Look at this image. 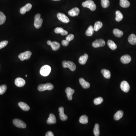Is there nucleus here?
<instances>
[{"label": "nucleus", "mask_w": 136, "mask_h": 136, "mask_svg": "<svg viewBox=\"0 0 136 136\" xmlns=\"http://www.w3.org/2000/svg\"><path fill=\"white\" fill-rule=\"evenodd\" d=\"M54 32L57 34L61 33V35H67L68 32L67 31L63 30L62 28L61 27H57L54 30Z\"/></svg>", "instance_id": "obj_19"}, {"label": "nucleus", "mask_w": 136, "mask_h": 136, "mask_svg": "<svg viewBox=\"0 0 136 136\" xmlns=\"http://www.w3.org/2000/svg\"><path fill=\"white\" fill-rule=\"evenodd\" d=\"M54 1H59V0H53Z\"/></svg>", "instance_id": "obj_43"}, {"label": "nucleus", "mask_w": 136, "mask_h": 136, "mask_svg": "<svg viewBox=\"0 0 136 136\" xmlns=\"http://www.w3.org/2000/svg\"><path fill=\"white\" fill-rule=\"evenodd\" d=\"M79 122L82 124H86L88 122V118L87 116L83 115L81 116L79 120Z\"/></svg>", "instance_id": "obj_29"}, {"label": "nucleus", "mask_w": 136, "mask_h": 136, "mask_svg": "<svg viewBox=\"0 0 136 136\" xmlns=\"http://www.w3.org/2000/svg\"><path fill=\"white\" fill-rule=\"evenodd\" d=\"M15 84L18 87H22L25 84V80L22 78H18L15 80Z\"/></svg>", "instance_id": "obj_13"}, {"label": "nucleus", "mask_w": 136, "mask_h": 136, "mask_svg": "<svg viewBox=\"0 0 136 136\" xmlns=\"http://www.w3.org/2000/svg\"><path fill=\"white\" fill-rule=\"evenodd\" d=\"M53 88V86L51 84L48 83L46 84H42L39 85L38 87V90L40 92H43L46 90H51Z\"/></svg>", "instance_id": "obj_2"}, {"label": "nucleus", "mask_w": 136, "mask_h": 136, "mask_svg": "<svg viewBox=\"0 0 136 136\" xmlns=\"http://www.w3.org/2000/svg\"><path fill=\"white\" fill-rule=\"evenodd\" d=\"M113 33L115 36L118 37H121L123 35V32L122 31L116 28L114 29L113 30Z\"/></svg>", "instance_id": "obj_27"}, {"label": "nucleus", "mask_w": 136, "mask_h": 136, "mask_svg": "<svg viewBox=\"0 0 136 136\" xmlns=\"http://www.w3.org/2000/svg\"><path fill=\"white\" fill-rule=\"evenodd\" d=\"M101 74H103V76L106 79H110L111 77V72L107 70L103 69L101 71Z\"/></svg>", "instance_id": "obj_22"}, {"label": "nucleus", "mask_w": 136, "mask_h": 136, "mask_svg": "<svg viewBox=\"0 0 136 136\" xmlns=\"http://www.w3.org/2000/svg\"><path fill=\"white\" fill-rule=\"evenodd\" d=\"M123 111H117L114 116V118L115 120L118 121L121 119L123 115Z\"/></svg>", "instance_id": "obj_23"}, {"label": "nucleus", "mask_w": 136, "mask_h": 136, "mask_svg": "<svg viewBox=\"0 0 136 136\" xmlns=\"http://www.w3.org/2000/svg\"><path fill=\"white\" fill-rule=\"evenodd\" d=\"M13 123L15 126L18 128L24 129L26 127L25 123L19 119H16L13 120Z\"/></svg>", "instance_id": "obj_8"}, {"label": "nucleus", "mask_w": 136, "mask_h": 136, "mask_svg": "<svg viewBox=\"0 0 136 136\" xmlns=\"http://www.w3.org/2000/svg\"><path fill=\"white\" fill-rule=\"evenodd\" d=\"M115 20L116 21L120 22L123 19V16L120 11H116V12Z\"/></svg>", "instance_id": "obj_28"}, {"label": "nucleus", "mask_w": 136, "mask_h": 136, "mask_svg": "<svg viewBox=\"0 0 136 136\" xmlns=\"http://www.w3.org/2000/svg\"><path fill=\"white\" fill-rule=\"evenodd\" d=\"M59 111L60 112V118L62 121H65L68 119V117L66 115H65L64 112V108L63 107H60L59 109Z\"/></svg>", "instance_id": "obj_12"}, {"label": "nucleus", "mask_w": 136, "mask_h": 136, "mask_svg": "<svg viewBox=\"0 0 136 136\" xmlns=\"http://www.w3.org/2000/svg\"><path fill=\"white\" fill-rule=\"evenodd\" d=\"M107 44H108L109 47L113 50H115L117 49V45L112 40H108Z\"/></svg>", "instance_id": "obj_26"}, {"label": "nucleus", "mask_w": 136, "mask_h": 136, "mask_svg": "<svg viewBox=\"0 0 136 136\" xmlns=\"http://www.w3.org/2000/svg\"><path fill=\"white\" fill-rule=\"evenodd\" d=\"M79 81L80 84L82 86V87H83V88L86 89L90 87V83L87 82L86 81L85 79H84L83 78L79 79Z\"/></svg>", "instance_id": "obj_17"}, {"label": "nucleus", "mask_w": 136, "mask_h": 136, "mask_svg": "<svg viewBox=\"0 0 136 136\" xmlns=\"http://www.w3.org/2000/svg\"><path fill=\"white\" fill-rule=\"evenodd\" d=\"M93 133L95 136H99V126L98 124H96L95 125L93 129Z\"/></svg>", "instance_id": "obj_31"}, {"label": "nucleus", "mask_w": 136, "mask_h": 136, "mask_svg": "<svg viewBox=\"0 0 136 136\" xmlns=\"http://www.w3.org/2000/svg\"><path fill=\"white\" fill-rule=\"evenodd\" d=\"M120 5L123 8H128L130 5V3L127 0H120Z\"/></svg>", "instance_id": "obj_25"}, {"label": "nucleus", "mask_w": 136, "mask_h": 136, "mask_svg": "<svg viewBox=\"0 0 136 136\" xmlns=\"http://www.w3.org/2000/svg\"><path fill=\"white\" fill-rule=\"evenodd\" d=\"M94 27L92 25L90 26L86 31V34L87 36H91L93 35L94 33Z\"/></svg>", "instance_id": "obj_24"}, {"label": "nucleus", "mask_w": 136, "mask_h": 136, "mask_svg": "<svg viewBox=\"0 0 136 136\" xmlns=\"http://www.w3.org/2000/svg\"><path fill=\"white\" fill-rule=\"evenodd\" d=\"M103 24L102 22L100 21H98L95 23L94 26L95 31H98L100 28L102 27Z\"/></svg>", "instance_id": "obj_30"}, {"label": "nucleus", "mask_w": 136, "mask_h": 136, "mask_svg": "<svg viewBox=\"0 0 136 136\" xmlns=\"http://www.w3.org/2000/svg\"><path fill=\"white\" fill-rule=\"evenodd\" d=\"M67 96L68 98V99L70 101H71L72 99V95H67Z\"/></svg>", "instance_id": "obj_42"}, {"label": "nucleus", "mask_w": 136, "mask_h": 136, "mask_svg": "<svg viewBox=\"0 0 136 136\" xmlns=\"http://www.w3.org/2000/svg\"><path fill=\"white\" fill-rule=\"evenodd\" d=\"M128 41L130 44L134 45L136 44V36L135 34L130 35L128 38Z\"/></svg>", "instance_id": "obj_21"}, {"label": "nucleus", "mask_w": 136, "mask_h": 136, "mask_svg": "<svg viewBox=\"0 0 136 136\" xmlns=\"http://www.w3.org/2000/svg\"><path fill=\"white\" fill-rule=\"evenodd\" d=\"M103 101V98L102 97H98V98H95L94 100V103L96 105H98L100 104H101Z\"/></svg>", "instance_id": "obj_34"}, {"label": "nucleus", "mask_w": 136, "mask_h": 136, "mask_svg": "<svg viewBox=\"0 0 136 136\" xmlns=\"http://www.w3.org/2000/svg\"><path fill=\"white\" fill-rule=\"evenodd\" d=\"M45 136H54L53 134V132H51V131H49L45 135Z\"/></svg>", "instance_id": "obj_41"}, {"label": "nucleus", "mask_w": 136, "mask_h": 136, "mask_svg": "<svg viewBox=\"0 0 136 136\" xmlns=\"http://www.w3.org/2000/svg\"><path fill=\"white\" fill-rule=\"evenodd\" d=\"M8 44V41L7 40H4L0 42V49L5 47Z\"/></svg>", "instance_id": "obj_38"}, {"label": "nucleus", "mask_w": 136, "mask_h": 136, "mask_svg": "<svg viewBox=\"0 0 136 136\" xmlns=\"http://www.w3.org/2000/svg\"><path fill=\"white\" fill-rule=\"evenodd\" d=\"M7 87L5 85H3L0 86V95H3L6 92Z\"/></svg>", "instance_id": "obj_35"}, {"label": "nucleus", "mask_w": 136, "mask_h": 136, "mask_svg": "<svg viewBox=\"0 0 136 136\" xmlns=\"http://www.w3.org/2000/svg\"><path fill=\"white\" fill-rule=\"evenodd\" d=\"M6 17L5 14L2 12H0V25L3 24L5 22Z\"/></svg>", "instance_id": "obj_32"}, {"label": "nucleus", "mask_w": 136, "mask_h": 136, "mask_svg": "<svg viewBox=\"0 0 136 136\" xmlns=\"http://www.w3.org/2000/svg\"><path fill=\"white\" fill-rule=\"evenodd\" d=\"M57 16L58 19L63 23H68L70 22L69 18L63 13L59 12L57 14Z\"/></svg>", "instance_id": "obj_9"}, {"label": "nucleus", "mask_w": 136, "mask_h": 136, "mask_svg": "<svg viewBox=\"0 0 136 136\" xmlns=\"http://www.w3.org/2000/svg\"><path fill=\"white\" fill-rule=\"evenodd\" d=\"M25 76L26 77H27V75H25Z\"/></svg>", "instance_id": "obj_44"}, {"label": "nucleus", "mask_w": 136, "mask_h": 136, "mask_svg": "<svg viewBox=\"0 0 136 136\" xmlns=\"http://www.w3.org/2000/svg\"><path fill=\"white\" fill-rule=\"evenodd\" d=\"M121 90L124 92H128L130 90V86L127 81H123L121 82L120 85Z\"/></svg>", "instance_id": "obj_11"}, {"label": "nucleus", "mask_w": 136, "mask_h": 136, "mask_svg": "<svg viewBox=\"0 0 136 136\" xmlns=\"http://www.w3.org/2000/svg\"><path fill=\"white\" fill-rule=\"evenodd\" d=\"M82 5L84 7L89 8L92 11H95L97 8L96 5L92 0H87L86 2H83Z\"/></svg>", "instance_id": "obj_1"}, {"label": "nucleus", "mask_w": 136, "mask_h": 136, "mask_svg": "<svg viewBox=\"0 0 136 136\" xmlns=\"http://www.w3.org/2000/svg\"><path fill=\"white\" fill-rule=\"evenodd\" d=\"M51 71V68L48 65H45L42 67L40 71V73L42 76H47Z\"/></svg>", "instance_id": "obj_4"}, {"label": "nucleus", "mask_w": 136, "mask_h": 136, "mask_svg": "<svg viewBox=\"0 0 136 136\" xmlns=\"http://www.w3.org/2000/svg\"><path fill=\"white\" fill-rule=\"evenodd\" d=\"M47 44L51 46L52 49L54 51L58 50L60 47V45L57 42H51L50 40H48L47 42Z\"/></svg>", "instance_id": "obj_10"}, {"label": "nucleus", "mask_w": 136, "mask_h": 136, "mask_svg": "<svg viewBox=\"0 0 136 136\" xmlns=\"http://www.w3.org/2000/svg\"><path fill=\"white\" fill-rule=\"evenodd\" d=\"M43 23V20L40 18V15L39 14H37L36 15L35 18L34 26L36 28L39 29L40 28Z\"/></svg>", "instance_id": "obj_5"}, {"label": "nucleus", "mask_w": 136, "mask_h": 136, "mask_svg": "<svg viewBox=\"0 0 136 136\" xmlns=\"http://www.w3.org/2000/svg\"><path fill=\"white\" fill-rule=\"evenodd\" d=\"M56 120L55 116L52 113L50 114L49 117L47 121V123L49 124H53L56 123Z\"/></svg>", "instance_id": "obj_15"}, {"label": "nucleus", "mask_w": 136, "mask_h": 136, "mask_svg": "<svg viewBox=\"0 0 136 136\" xmlns=\"http://www.w3.org/2000/svg\"><path fill=\"white\" fill-rule=\"evenodd\" d=\"M106 42L102 39H98L96 40L92 43V46L94 48H98L99 47H102L105 46Z\"/></svg>", "instance_id": "obj_7"}, {"label": "nucleus", "mask_w": 136, "mask_h": 136, "mask_svg": "<svg viewBox=\"0 0 136 136\" xmlns=\"http://www.w3.org/2000/svg\"><path fill=\"white\" fill-rule=\"evenodd\" d=\"M131 61V58L129 55H125L122 56L121 58V61L122 63L127 64L130 62Z\"/></svg>", "instance_id": "obj_16"}, {"label": "nucleus", "mask_w": 136, "mask_h": 136, "mask_svg": "<svg viewBox=\"0 0 136 136\" xmlns=\"http://www.w3.org/2000/svg\"><path fill=\"white\" fill-rule=\"evenodd\" d=\"M32 53L30 51H26L21 53L18 56V57L21 61H24L25 60H28L30 58Z\"/></svg>", "instance_id": "obj_6"}, {"label": "nucleus", "mask_w": 136, "mask_h": 136, "mask_svg": "<svg viewBox=\"0 0 136 136\" xmlns=\"http://www.w3.org/2000/svg\"><path fill=\"white\" fill-rule=\"evenodd\" d=\"M65 92L67 95H72L74 93V89H72L71 88L67 87L65 90Z\"/></svg>", "instance_id": "obj_36"}, {"label": "nucleus", "mask_w": 136, "mask_h": 136, "mask_svg": "<svg viewBox=\"0 0 136 136\" xmlns=\"http://www.w3.org/2000/svg\"><path fill=\"white\" fill-rule=\"evenodd\" d=\"M23 8L26 12H29L32 8V5L30 3H27L25 6L23 7Z\"/></svg>", "instance_id": "obj_37"}, {"label": "nucleus", "mask_w": 136, "mask_h": 136, "mask_svg": "<svg viewBox=\"0 0 136 136\" xmlns=\"http://www.w3.org/2000/svg\"><path fill=\"white\" fill-rule=\"evenodd\" d=\"M18 105L22 110L25 111H28L30 110V107L25 102H19L18 103Z\"/></svg>", "instance_id": "obj_20"}, {"label": "nucleus", "mask_w": 136, "mask_h": 136, "mask_svg": "<svg viewBox=\"0 0 136 136\" xmlns=\"http://www.w3.org/2000/svg\"><path fill=\"white\" fill-rule=\"evenodd\" d=\"M102 6L104 8H107L110 5L109 0H101Z\"/></svg>", "instance_id": "obj_33"}, {"label": "nucleus", "mask_w": 136, "mask_h": 136, "mask_svg": "<svg viewBox=\"0 0 136 136\" xmlns=\"http://www.w3.org/2000/svg\"><path fill=\"white\" fill-rule=\"evenodd\" d=\"M69 42L66 40H63L62 41V42H61L62 45L63 46L65 47L68 46V45H69Z\"/></svg>", "instance_id": "obj_40"}, {"label": "nucleus", "mask_w": 136, "mask_h": 136, "mask_svg": "<svg viewBox=\"0 0 136 136\" xmlns=\"http://www.w3.org/2000/svg\"><path fill=\"white\" fill-rule=\"evenodd\" d=\"M74 38V36L73 34H70L68 35L66 37V40L69 41V42L72 41Z\"/></svg>", "instance_id": "obj_39"}, {"label": "nucleus", "mask_w": 136, "mask_h": 136, "mask_svg": "<svg viewBox=\"0 0 136 136\" xmlns=\"http://www.w3.org/2000/svg\"><path fill=\"white\" fill-rule=\"evenodd\" d=\"M88 55L87 54H85L84 55L82 56L79 59V62L81 65H84L87 62L88 58Z\"/></svg>", "instance_id": "obj_18"}, {"label": "nucleus", "mask_w": 136, "mask_h": 136, "mask_svg": "<svg viewBox=\"0 0 136 136\" xmlns=\"http://www.w3.org/2000/svg\"><path fill=\"white\" fill-rule=\"evenodd\" d=\"M62 66L64 68H68L72 72L75 71L76 69V65L75 63L70 61H63Z\"/></svg>", "instance_id": "obj_3"}, {"label": "nucleus", "mask_w": 136, "mask_h": 136, "mask_svg": "<svg viewBox=\"0 0 136 136\" xmlns=\"http://www.w3.org/2000/svg\"><path fill=\"white\" fill-rule=\"evenodd\" d=\"M80 10L78 8L75 7L70 10L68 12V14L70 16H76L79 14Z\"/></svg>", "instance_id": "obj_14"}]
</instances>
